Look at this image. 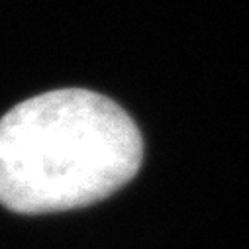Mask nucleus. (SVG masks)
<instances>
[{"label":"nucleus","instance_id":"nucleus-1","mask_svg":"<svg viewBox=\"0 0 249 249\" xmlns=\"http://www.w3.org/2000/svg\"><path fill=\"white\" fill-rule=\"evenodd\" d=\"M142 161L143 140L130 114L87 89L37 94L0 118V204L16 214L100 202Z\"/></svg>","mask_w":249,"mask_h":249}]
</instances>
